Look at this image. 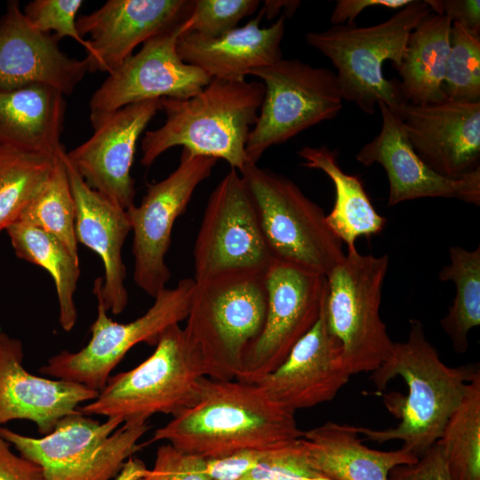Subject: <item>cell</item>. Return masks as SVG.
I'll list each match as a JSON object with an SVG mask.
<instances>
[{
	"label": "cell",
	"mask_w": 480,
	"mask_h": 480,
	"mask_svg": "<svg viewBox=\"0 0 480 480\" xmlns=\"http://www.w3.org/2000/svg\"><path fill=\"white\" fill-rule=\"evenodd\" d=\"M295 413L257 383L204 377L197 402L161 428L151 441H166L204 459L265 450L300 438Z\"/></svg>",
	"instance_id": "cell-1"
},
{
	"label": "cell",
	"mask_w": 480,
	"mask_h": 480,
	"mask_svg": "<svg viewBox=\"0 0 480 480\" xmlns=\"http://www.w3.org/2000/svg\"><path fill=\"white\" fill-rule=\"evenodd\" d=\"M479 371L476 364L447 366L427 339L421 322L411 319L407 340L394 342L388 359L371 376L378 391L385 390L396 377L404 380L408 387L405 398L389 394L384 399L400 422L383 430L358 427L360 435L379 444L400 440L402 448L421 457L437 442L468 383Z\"/></svg>",
	"instance_id": "cell-2"
},
{
	"label": "cell",
	"mask_w": 480,
	"mask_h": 480,
	"mask_svg": "<svg viewBox=\"0 0 480 480\" xmlns=\"http://www.w3.org/2000/svg\"><path fill=\"white\" fill-rule=\"evenodd\" d=\"M264 91L261 82L212 78L188 99H160L166 119L143 136L140 164L149 167L166 150L181 146L195 155L222 159L241 172L249 164L245 146Z\"/></svg>",
	"instance_id": "cell-3"
},
{
	"label": "cell",
	"mask_w": 480,
	"mask_h": 480,
	"mask_svg": "<svg viewBox=\"0 0 480 480\" xmlns=\"http://www.w3.org/2000/svg\"><path fill=\"white\" fill-rule=\"evenodd\" d=\"M431 12L427 0H412L379 24L333 25L308 32L305 40L336 68L343 100L369 115L384 104L399 116L407 102L400 82L384 76L383 64L390 60L396 69L400 66L411 32Z\"/></svg>",
	"instance_id": "cell-4"
},
{
	"label": "cell",
	"mask_w": 480,
	"mask_h": 480,
	"mask_svg": "<svg viewBox=\"0 0 480 480\" xmlns=\"http://www.w3.org/2000/svg\"><path fill=\"white\" fill-rule=\"evenodd\" d=\"M204 377L200 351L176 324L162 333L146 360L109 377L96 398L77 411L123 424L148 422L157 413L173 417L197 402Z\"/></svg>",
	"instance_id": "cell-5"
},
{
	"label": "cell",
	"mask_w": 480,
	"mask_h": 480,
	"mask_svg": "<svg viewBox=\"0 0 480 480\" xmlns=\"http://www.w3.org/2000/svg\"><path fill=\"white\" fill-rule=\"evenodd\" d=\"M265 272L242 271L196 283L186 325L203 357L206 377L236 380L267 312Z\"/></svg>",
	"instance_id": "cell-6"
},
{
	"label": "cell",
	"mask_w": 480,
	"mask_h": 480,
	"mask_svg": "<svg viewBox=\"0 0 480 480\" xmlns=\"http://www.w3.org/2000/svg\"><path fill=\"white\" fill-rule=\"evenodd\" d=\"M240 173L272 260L326 276L345 252L323 208L292 180L257 164H248Z\"/></svg>",
	"instance_id": "cell-7"
},
{
	"label": "cell",
	"mask_w": 480,
	"mask_h": 480,
	"mask_svg": "<svg viewBox=\"0 0 480 480\" xmlns=\"http://www.w3.org/2000/svg\"><path fill=\"white\" fill-rule=\"evenodd\" d=\"M388 262L387 254H361L355 249L326 276L325 322L351 375L374 372L393 348L380 315Z\"/></svg>",
	"instance_id": "cell-8"
},
{
	"label": "cell",
	"mask_w": 480,
	"mask_h": 480,
	"mask_svg": "<svg viewBox=\"0 0 480 480\" xmlns=\"http://www.w3.org/2000/svg\"><path fill=\"white\" fill-rule=\"evenodd\" d=\"M148 422H104L80 412L62 418L48 435L31 437L0 427L19 454L36 463L45 480H110L140 447Z\"/></svg>",
	"instance_id": "cell-9"
},
{
	"label": "cell",
	"mask_w": 480,
	"mask_h": 480,
	"mask_svg": "<svg viewBox=\"0 0 480 480\" xmlns=\"http://www.w3.org/2000/svg\"><path fill=\"white\" fill-rule=\"evenodd\" d=\"M248 75L264 85L263 100L245 146L249 164H256L269 148L334 118L343 108L336 74L299 59H280Z\"/></svg>",
	"instance_id": "cell-10"
},
{
	"label": "cell",
	"mask_w": 480,
	"mask_h": 480,
	"mask_svg": "<svg viewBox=\"0 0 480 480\" xmlns=\"http://www.w3.org/2000/svg\"><path fill=\"white\" fill-rule=\"evenodd\" d=\"M195 289L193 278H183L174 287L158 292L142 316L125 324L108 317L97 300V316L87 345L76 352L63 350L52 356L38 372L100 392L131 348L142 342L156 346L167 328L186 320Z\"/></svg>",
	"instance_id": "cell-11"
},
{
	"label": "cell",
	"mask_w": 480,
	"mask_h": 480,
	"mask_svg": "<svg viewBox=\"0 0 480 480\" xmlns=\"http://www.w3.org/2000/svg\"><path fill=\"white\" fill-rule=\"evenodd\" d=\"M193 257L196 283L232 272L264 273L273 260L251 193L234 168L208 198Z\"/></svg>",
	"instance_id": "cell-12"
},
{
	"label": "cell",
	"mask_w": 480,
	"mask_h": 480,
	"mask_svg": "<svg viewBox=\"0 0 480 480\" xmlns=\"http://www.w3.org/2000/svg\"><path fill=\"white\" fill-rule=\"evenodd\" d=\"M216 163L213 157L182 148L178 167L164 180L147 184L140 204L127 210L133 234V279L138 287L153 298L166 288L171 278L165 256L173 225Z\"/></svg>",
	"instance_id": "cell-13"
},
{
	"label": "cell",
	"mask_w": 480,
	"mask_h": 480,
	"mask_svg": "<svg viewBox=\"0 0 480 480\" xmlns=\"http://www.w3.org/2000/svg\"><path fill=\"white\" fill-rule=\"evenodd\" d=\"M188 14L144 42L137 53L108 74L89 101L92 127L126 105L188 99L210 82L204 71L184 62L177 52L179 37L189 29Z\"/></svg>",
	"instance_id": "cell-14"
},
{
	"label": "cell",
	"mask_w": 480,
	"mask_h": 480,
	"mask_svg": "<svg viewBox=\"0 0 480 480\" xmlns=\"http://www.w3.org/2000/svg\"><path fill=\"white\" fill-rule=\"evenodd\" d=\"M264 282L265 323L236 379L246 383H257L284 362L318 321L325 301L326 276L290 264L272 260Z\"/></svg>",
	"instance_id": "cell-15"
},
{
	"label": "cell",
	"mask_w": 480,
	"mask_h": 480,
	"mask_svg": "<svg viewBox=\"0 0 480 480\" xmlns=\"http://www.w3.org/2000/svg\"><path fill=\"white\" fill-rule=\"evenodd\" d=\"M160 110V100L126 105L93 127L92 135L66 152V158L85 183L118 206L134 205L131 175L138 140Z\"/></svg>",
	"instance_id": "cell-16"
},
{
	"label": "cell",
	"mask_w": 480,
	"mask_h": 480,
	"mask_svg": "<svg viewBox=\"0 0 480 480\" xmlns=\"http://www.w3.org/2000/svg\"><path fill=\"white\" fill-rule=\"evenodd\" d=\"M380 132L356 155L364 166L380 164L388 180V205L424 197H444L480 204V166L460 177L443 176L430 168L415 152L403 127L400 116L386 105Z\"/></svg>",
	"instance_id": "cell-17"
},
{
	"label": "cell",
	"mask_w": 480,
	"mask_h": 480,
	"mask_svg": "<svg viewBox=\"0 0 480 480\" xmlns=\"http://www.w3.org/2000/svg\"><path fill=\"white\" fill-rule=\"evenodd\" d=\"M399 116L413 149L437 173L457 178L479 167L480 101L407 103Z\"/></svg>",
	"instance_id": "cell-18"
},
{
	"label": "cell",
	"mask_w": 480,
	"mask_h": 480,
	"mask_svg": "<svg viewBox=\"0 0 480 480\" xmlns=\"http://www.w3.org/2000/svg\"><path fill=\"white\" fill-rule=\"evenodd\" d=\"M192 1L109 0L76 20L79 34L88 35L89 71H115L140 44L186 17Z\"/></svg>",
	"instance_id": "cell-19"
},
{
	"label": "cell",
	"mask_w": 480,
	"mask_h": 480,
	"mask_svg": "<svg viewBox=\"0 0 480 480\" xmlns=\"http://www.w3.org/2000/svg\"><path fill=\"white\" fill-rule=\"evenodd\" d=\"M51 34L37 30L17 1L0 18V89L46 84L71 94L89 72L87 60L68 56Z\"/></svg>",
	"instance_id": "cell-20"
},
{
	"label": "cell",
	"mask_w": 480,
	"mask_h": 480,
	"mask_svg": "<svg viewBox=\"0 0 480 480\" xmlns=\"http://www.w3.org/2000/svg\"><path fill=\"white\" fill-rule=\"evenodd\" d=\"M350 377L340 345L328 331L324 305L316 324L284 362L257 384L275 402L295 413L332 400Z\"/></svg>",
	"instance_id": "cell-21"
},
{
	"label": "cell",
	"mask_w": 480,
	"mask_h": 480,
	"mask_svg": "<svg viewBox=\"0 0 480 480\" xmlns=\"http://www.w3.org/2000/svg\"><path fill=\"white\" fill-rule=\"evenodd\" d=\"M23 357L22 342L0 330V427L26 420L46 436L62 418L99 394L76 382L31 374L22 364Z\"/></svg>",
	"instance_id": "cell-22"
},
{
	"label": "cell",
	"mask_w": 480,
	"mask_h": 480,
	"mask_svg": "<svg viewBox=\"0 0 480 480\" xmlns=\"http://www.w3.org/2000/svg\"><path fill=\"white\" fill-rule=\"evenodd\" d=\"M75 203V233L80 243L98 254L104 274L95 280L93 293L105 309L121 314L128 304L126 268L122 257L125 239L132 231L127 210L91 188L66 158Z\"/></svg>",
	"instance_id": "cell-23"
},
{
	"label": "cell",
	"mask_w": 480,
	"mask_h": 480,
	"mask_svg": "<svg viewBox=\"0 0 480 480\" xmlns=\"http://www.w3.org/2000/svg\"><path fill=\"white\" fill-rule=\"evenodd\" d=\"M264 15L262 8L244 26L215 38L184 33L178 39L177 52L184 62L200 68L211 79H245L252 69L283 58L280 45L286 17L283 14L268 28H260Z\"/></svg>",
	"instance_id": "cell-24"
},
{
	"label": "cell",
	"mask_w": 480,
	"mask_h": 480,
	"mask_svg": "<svg viewBox=\"0 0 480 480\" xmlns=\"http://www.w3.org/2000/svg\"><path fill=\"white\" fill-rule=\"evenodd\" d=\"M360 436L358 426L327 421L300 439L309 464L329 480H389L393 468L419 459L402 447L371 449Z\"/></svg>",
	"instance_id": "cell-25"
},
{
	"label": "cell",
	"mask_w": 480,
	"mask_h": 480,
	"mask_svg": "<svg viewBox=\"0 0 480 480\" xmlns=\"http://www.w3.org/2000/svg\"><path fill=\"white\" fill-rule=\"evenodd\" d=\"M65 110L64 94L50 85L0 89V144L56 155Z\"/></svg>",
	"instance_id": "cell-26"
},
{
	"label": "cell",
	"mask_w": 480,
	"mask_h": 480,
	"mask_svg": "<svg viewBox=\"0 0 480 480\" xmlns=\"http://www.w3.org/2000/svg\"><path fill=\"white\" fill-rule=\"evenodd\" d=\"M302 165L325 173L335 189L332 211L326 214V222L333 234L343 242L348 251L356 249L360 236L369 237L379 234L386 225L366 193L362 180L340 167L338 152L326 146H305L298 151Z\"/></svg>",
	"instance_id": "cell-27"
},
{
	"label": "cell",
	"mask_w": 480,
	"mask_h": 480,
	"mask_svg": "<svg viewBox=\"0 0 480 480\" xmlns=\"http://www.w3.org/2000/svg\"><path fill=\"white\" fill-rule=\"evenodd\" d=\"M452 24L447 16L432 12L411 32L396 68L407 103L427 105L446 100L443 83Z\"/></svg>",
	"instance_id": "cell-28"
},
{
	"label": "cell",
	"mask_w": 480,
	"mask_h": 480,
	"mask_svg": "<svg viewBox=\"0 0 480 480\" xmlns=\"http://www.w3.org/2000/svg\"><path fill=\"white\" fill-rule=\"evenodd\" d=\"M5 231L19 259L41 267L52 276L60 325L70 332L77 321L75 293L80 276L79 258L52 235L23 221L13 222Z\"/></svg>",
	"instance_id": "cell-29"
},
{
	"label": "cell",
	"mask_w": 480,
	"mask_h": 480,
	"mask_svg": "<svg viewBox=\"0 0 480 480\" xmlns=\"http://www.w3.org/2000/svg\"><path fill=\"white\" fill-rule=\"evenodd\" d=\"M450 263L439 272L442 282L452 281L455 296L440 326L451 340L453 349L464 354L468 333L480 324V247L468 251L460 246L449 249Z\"/></svg>",
	"instance_id": "cell-30"
},
{
	"label": "cell",
	"mask_w": 480,
	"mask_h": 480,
	"mask_svg": "<svg viewBox=\"0 0 480 480\" xmlns=\"http://www.w3.org/2000/svg\"><path fill=\"white\" fill-rule=\"evenodd\" d=\"M436 444L452 480H480V371L468 383Z\"/></svg>",
	"instance_id": "cell-31"
},
{
	"label": "cell",
	"mask_w": 480,
	"mask_h": 480,
	"mask_svg": "<svg viewBox=\"0 0 480 480\" xmlns=\"http://www.w3.org/2000/svg\"><path fill=\"white\" fill-rule=\"evenodd\" d=\"M56 155L0 144V234L43 188Z\"/></svg>",
	"instance_id": "cell-32"
},
{
	"label": "cell",
	"mask_w": 480,
	"mask_h": 480,
	"mask_svg": "<svg viewBox=\"0 0 480 480\" xmlns=\"http://www.w3.org/2000/svg\"><path fill=\"white\" fill-rule=\"evenodd\" d=\"M65 149L54 157L52 172L18 220L36 227L59 239L78 257L75 233V203L65 162Z\"/></svg>",
	"instance_id": "cell-33"
},
{
	"label": "cell",
	"mask_w": 480,
	"mask_h": 480,
	"mask_svg": "<svg viewBox=\"0 0 480 480\" xmlns=\"http://www.w3.org/2000/svg\"><path fill=\"white\" fill-rule=\"evenodd\" d=\"M443 91L452 101H480V35L452 22Z\"/></svg>",
	"instance_id": "cell-34"
},
{
	"label": "cell",
	"mask_w": 480,
	"mask_h": 480,
	"mask_svg": "<svg viewBox=\"0 0 480 480\" xmlns=\"http://www.w3.org/2000/svg\"><path fill=\"white\" fill-rule=\"evenodd\" d=\"M258 0H195L188 14V32L215 38L236 28L238 22L253 14Z\"/></svg>",
	"instance_id": "cell-35"
},
{
	"label": "cell",
	"mask_w": 480,
	"mask_h": 480,
	"mask_svg": "<svg viewBox=\"0 0 480 480\" xmlns=\"http://www.w3.org/2000/svg\"><path fill=\"white\" fill-rule=\"evenodd\" d=\"M240 480H329L312 468L301 439L267 451L262 460Z\"/></svg>",
	"instance_id": "cell-36"
},
{
	"label": "cell",
	"mask_w": 480,
	"mask_h": 480,
	"mask_svg": "<svg viewBox=\"0 0 480 480\" xmlns=\"http://www.w3.org/2000/svg\"><path fill=\"white\" fill-rule=\"evenodd\" d=\"M83 4L82 0H35L25 6L23 12L37 30L48 34L54 31L58 40L71 37L89 54L90 42L79 34L76 27V14Z\"/></svg>",
	"instance_id": "cell-37"
},
{
	"label": "cell",
	"mask_w": 480,
	"mask_h": 480,
	"mask_svg": "<svg viewBox=\"0 0 480 480\" xmlns=\"http://www.w3.org/2000/svg\"><path fill=\"white\" fill-rule=\"evenodd\" d=\"M138 480H212L206 472L205 459L183 452L169 443L160 445L151 469Z\"/></svg>",
	"instance_id": "cell-38"
},
{
	"label": "cell",
	"mask_w": 480,
	"mask_h": 480,
	"mask_svg": "<svg viewBox=\"0 0 480 480\" xmlns=\"http://www.w3.org/2000/svg\"><path fill=\"white\" fill-rule=\"evenodd\" d=\"M389 480H452L445 458L436 443L417 461L397 466L389 474Z\"/></svg>",
	"instance_id": "cell-39"
},
{
	"label": "cell",
	"mask_w": 480,
	"mask_h": 480,
	"mask_svg": "<svg viewBox=\"0 0 480 480\" xmlns=\"http://www.w3.org/2000/svg\"><path fill=\"white\" fill-rule=\"evenodd\" d=\"M268 450H243L220 458L205 459L206 472L212 480H240L262 460Z\"/></svg>",
	"instance_id": "cell-40"
},
{
	"label": "cell",
	"mask_w": 480,
	"mask_h": 480,
	"mask_svg": "<svg viewBox=\"0 0 480 480\" xmlns=\"http://www.w3.org/2000/svg\"><path fill=\"white\" fill-rule=\"evenodd\" d=\"M0 480H45L42 468L32 460L15 454L0 435Z\"/></svg>",
	"instance_id": "cell-41"
},
{
	"label": "cell",
	"mask_w": 480,
	"mask_h": 480,
	"mask_svg": "<svg viewBox=\"0 0 480 480\" xmlns=\"http://www.w3.org/2000/svg\"><path fill=\"white\" fill-rule=\"evenodd\" d=\"M427 3L433 12L445 15L452 22L460 23L480 35L479 0H427Z\"/></svg>",
	"instance_id": "cell-42"
},
{
	"label": "cell",
	"mask_w": 480,
	"mask_h": 480,
	"mask_svg": "<svg viewBox=\"0 0 480 480\" xmlns=\"http://www.w3.org/2000/svg\"><path fill=\"white\" fill-rule=\"evenodd\" d=\"M412 0H338L330 20L333 25H354L357 16L371 7L399 10Z\"/></svg>",
	"instance_id": "cell-43"
},
{
	"label": "cell",
	"mask_w": 480,
	"mask_h": 480,
	"mask_svg": "<svg viewBox=\"0 0 480 480\" xmlns=\"http://www.w3.org/2000/svg\"><path fill=\"white\" fill-rule=\"evenodd\" d=\"M300 1H265L263 9L268 19L274 18L283 8L291 16L299 7Z\"/></svg>",
	"instance_id": "cell-44"
}]
</instances>
